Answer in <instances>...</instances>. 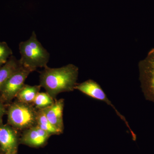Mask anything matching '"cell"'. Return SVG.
Returning a JSON list of instances; mask_svg holds the SVG:
<instances>
[{"label":"cell","instance_id":"6da1fadb","mask_svg":"<svg viewBox=\"0 0 154 154\" xmlns=\"http://www.w3.org/2000/svg\"><path fill=\"white\" fill-rule=\"evenodd\" d=\"M79 74V68L72 64L57 68L47 66L40 72L39 85L56 99L60 93L75 90Z\"/></svg>","mask_w":154,"mask_h":154},{"label":"cell","instance_id":"7a4b0ae2","mask_svg":"<svg viewBox=\"0 0 154 154\" xmlns=\"http://www.w3.org/2000/svg\"><path fill=\"white\" fill-rule=\"evenodd\" d=\"M19 50L21 54L19 60L23 66L33 72L38 68L48 66L49 53L38 41L35 31L32 32L29 39L20 42Z\"/></svg>","mask_w":154,"mask_h":154},{"label":"cell","instance_id":"3957f363","mask_svg":"<svg viewBox=\"0 0 154 154\" xmlns=\"http://www.w3.org/2000/svg\"><path fill=\"white\" fill-rule=\"evenodd\" d=\"M31 104L18 101L9 105L7 110L8 124L18 131H23L36 125L37 110Z\"/></svg>","mask_w":154,"mask_h":154},{"label":"cell","instance_id":"277c9868","mask_svg":"<svg viewBox=\"0 0 154 154\" xmlns=\"http://www.w3.org/2000/svg\"><path fill=\"white\" fill-rule=\"evenodd\" d=\"M140 87L146 100L154 102V48L138 64Z\"/></svg>","mask_w":154,"mask_h":154},{"label":"cell","instance_id":"5b68a950","mask_svg":"<svg viewBox=\"0 0 154 154\" xmlns=\"http://www.w3.org/2000/svg\"><path fill=\"white\" fill-rule=\"evenodd\" d=\"M75 90H78L83 94L93 99L105 102L107 105L112 107L115 111L116 115L118 116L122 121L124 122L125 125L129 130L133 140H136V135L132 131L126 119L116 108L111 101L107 98V95L103 91L101 86L97 82L92 79L87 80L82 83L77 84Z\"/></svg>","mask_w":154,"mask_h":154},{"label":"cell","instance_id":"8992f818","mask_svg":"<svg viewBox=\"0 0 154 154\" xmlns=\"http://www.w3.org/2000/svg\"><path fill=\"white\" fill-rule=\"evenodd\" d=\"M32 72L30 69L22 65L12 75L0 89V98L4 103H8L16 98L25 85V80Z\"/></svg>","mask_w":154,"mask_h":154},{"label":"cell","instance_id":"52a82bcc","mask_svg":"<svg viewBox=\"0 0 154 154\" xmlns=\"http://www.w3.org/2000/svg\"><path fill=\"white\" fill-rule=\"evenodd\" d=\"M51 136L36 125L23 131L19 143L31 147H41L46 144Z\"/></svg>","mask_w":154,"mask_h":154},{"label":"cell","instance_id":"ba28073f","mask_svg":"<svg viewBox=\"0 0 154 154\" xmlns=\"http://www.w3.org/2000/svg\"><path fill=\"white\" fill-rule=\"evenodd\" d=\"M18 131L8 124L0 125V146L4 153L17 152L20 143Z\"/></svg>","mask_w":154,"mask_h":154},{"label":"cell","instance_id":"9c48e42d","mask_svg":"<svg viewBox=\"0 0 154 154\" xmlns=\"http://www.w3.org/2000/svg\"><path fill=\"white\" fill-rule=\"evenodd\" d=\"M64 105V99H55L52 105L45 109H42L50 122L61 134L64 129L63 119Z\"/></svg>","mask_w":154,"mask_h":154},{"label":"cell","instance_id":"30bf717a","mask_svg":"<svg viewBox=\"0 0 154 154\" xmlns=\"http://www.w3.org/2000/svg\"><path fill=\"white\" fill-rule=\"evenodd\" d=\"M22 66L20 60L12 55L5 64L0 67V89L12 75Z\"/></svg>","mask_w":154,"mask_h":154},{"label":"cell","instance_id":"8fae6325","mask_svg":"<svg viewBox=\"0 0 154 154\" xmlns=\"http://www.w3.org/2000/svg\"><path fill=\"white\" fill-rule=\"evenodd\" d=\"M41 88L40 85L31 86L25 84L18 93L16 98L20 102L32 104Z\"/></svg>","mask_w":154,"mask_h":154},{"label":"cell","instance_id":"7c38bea8","mask_svg":"<svg viewBox=\"0 0 154 154\" xmlns=\"http://www.w3.org/2000/svg\"><path fill=\"white\" fill-rule=\"evenodd\" d=\"M36 125L51 135L61 134L48 121L42 110H37Z\"/></svg>","mask_w":154,"mask_h":154},{"label":"cell","instance_id":"4fadbf2b","mask_svg":"<svg viewBox=\"0 0 154 154\" xmlns=\"http://www.w3.org/2000/svg\"><path fill=\"white\" fill-rule=\"evenodd\" d=\"M55 100L47 92H39L35 97L33 104L37 110H42L52 105Z\"/></svg>","mask_w":154,"mask_h":154},{"label":"cell","instance_id":"5bb4252c","mask_svg":"<svg viewBox=\"0 0 154 154\" xmlns=\"http://www.w3.org/2000/svg\"><path fill=\"white\" fill-rule=\"evenodd\" d=\"M13 55V51L5 42H0V67L7 62Z\"/></svg>","mask_w":154,"mask_h":154},{"label":"cell","instance_id":"9a60e30c","mask_svg":"<svg viewBox=\"0 0 154 154\" xmlns=\"http://www.w3.org/2000/svg\"><path fill=\"white\" fill-rule=\"evenodd\" d=\"M7 110L6 109L5 103L0 98V125L3 124V118L4 115L7 113Z\"/></svg>","mask_w":154,"mask_h":154},{"label":"cell","instance_id":"2e32d148","mask_svg":"<svg viewBox=\"0 0 154 154\" xmlns=\"http://www.w3.org/2000/svg\"><path fill=\"white\" fill-rule=\"evenodd\" d=\"M17 152H5L2 154H17Z\"/></svg>","mask_w":154,"mask_h":154},{"label":"cell","instance_id":"e0dca14e","mask_svg":"<svg viewBox=\"0 0 154 154\" xmlns=\"http://www.w3.org/2000/svg\"></svg>","mask_w":154,"mask_h":154}]
</instances>
